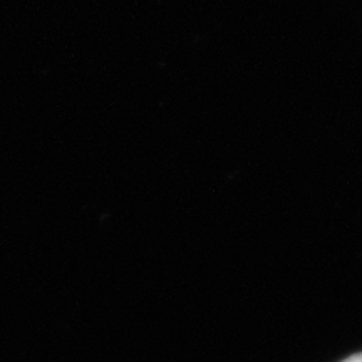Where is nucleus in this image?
I'll return each instance as SVG.
<instances>
[{
    "instance_id": "f257e3e1",
    "label": "nucleus",
    "mask_w": 362,
    "mask_h": 362,
    "mask_svg": "<svg viewBox=\"0 0 362 362\" xmlns=\"http://www.w3.org/2000/svg\"><path fill=\"white\" fill-rule=\"evenodd\" d=\"M342 362H362V352H359V354H354V356L347 357V359H344Z\"/></svg>"
}]
</instances>
